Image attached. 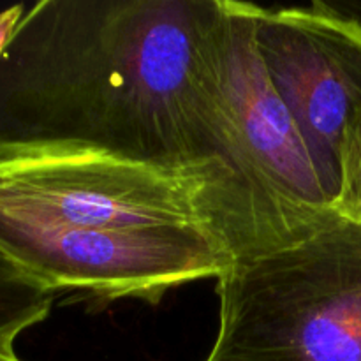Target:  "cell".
I'll list each match as a JSON object with an SVG mask.
<instances>
[{
    "mask_svg": "<svg viewBox=\"0 0 361 361\" xmlns=\"http://www.w3.org/2000/svg\"><path fill=\"white\" fill-rule=\"evenodd\" d=\"M214 4L27 7L0 56V157L25 145L78 143L145 161L222 159L196 60Z\"/></svg>",
    "mask_w": 361,
    "mask_h": 361,
    "instance_id": "obj_1",
    "label": "cell"
},
{
    "mask_svg": "<svg viewBox=\"0 0 361 361\" xmlns=\"http://www.w3.org/2000/svg\"><path fill=\"white\" fill-rule=\"evenodd\" d=\"M326 210H284L221 157L159 162L78 143L0 157V229L183 228L245 257L303 235Z\"/></svg>",
    "mask_w": 361,
    "mask_h": 361,
    "instance_id": "obj_2",
    "label": "cell"
},
{
    "mask_svg": "<svg viewBox=\"0 0 361 361\" xmlns=\"http://www.w3.org/2000/svg\"><path fill=\"white\" fill-rule=\"evenodd\" d=\"M212 361H361V221L331 207L217 279Z\"/></svg>",
    "mask_w": 361,
    "mask_h": 361,
    "instance_id": "obj_3",
    "label": "cell"
},
{
    "mask_svg": "<svg viewBox=\"0 0 361 361\" xmlns=\"http://www.w3.org/2000/svg\"><path fill=\"white\" fill-rule=\"evenodd\" d=\"M196 60L208 127L222 159L284 210L334 207L257 49L256 4L215 0Z\"/></svg>",
    "mask_w": 361,
    "mask_h": 361,
    "instance_id": "obj_4",
    "label": "cell"
},
{
    "mask_svg": "<svg viewBox=\"0 0 361 361\" xmlns=\"http://www.w3.org/2000/svg\"><path fill=\"white\" fill-rule=\"evenodd\" d=\"M0 250L53 293L148 303L240 259L222 240L183 228H11L0 229Z\"/></svg>",
    "mask_w": 361,
    "mask_h": 361,
    "instance_id": "obj_5",
    "label": "cell"
},
{
    "mask_svg": "<svg viewBox=\"0 0 361 361\" xmlns=\"http://www.w3.org/2000/svg\"><path fill=\"white\" fill-rule=\"evenodd\" d=\"M256 42L335 207L342 134L361 109V21L326 2L256 6Z\"/></svg>",
    "mask_w": 361,
    "mask_h": 361,
    "instance_id": "obj_6",
    "label": "cell"
},
{
    "mask_svg": "<svg viewBox=\"0 0 361 361\" xmlns=\"http://www.w3.org/2000/svg\"><path fill=\"white\" fill-rule=\"evenodd\" d=\"M55 293L0 250V342L13 344L49 316Z\"/></svg>",
    "mask_w": 361,
    "mask_h": 361,
    "instance_id": "obj_7",
    "label": "cell"
},
{
    "mask_svg": "<svg viewBox=\"0 0 361 361\" xmlns=\"http://www.w3.org/2000/svg\"><path fill=\"white\" fill-rule=\"evenodd\" d=\"M335 208L361 221V109L353 116L342 134Z\"/></svg>",
    "mask_w": 361,
    "mask_h": 361,
    "instance_id": "obj_8",
    "label": "cell"
},
{
    "mask_svg": "<svg viewBox=\"0 0 361 361\" xmlns=\"http://www.w3.org/2000/svg\"><path fill=\"white\" fill-rule=\"evenodd\" d=\"M25 11H27L25 4H16V6L0 11V56L6 51L7 44H9L11 37L14 35V30H16L18 23L23 18Z\"/></svg>",
    "mask_w": 361,
    "mask_h": 361,
    "instance_id": "obj_9",
    "label": "cell"
},
{
    "mask_svg": "<svg viewBox=\"0 0 361 361\" xmlns=\"http://www.w3.org/2000/svg\"><path fill=\"white\" fill-rule=\"evenodd\" d=\"M0 361H23L14 351L13 344H4L0 342Z\"/></svg>",
    "mask_w": 361,
    "mask_h": 361,
    "instance_id": "obj_10",
    "label": "cell"
},
{
    "mask_svg": "<svg viewBox=\"0 0 361 361\" xmlns=\"http://www.w3.org/2000/svg\"><path fill=\"white\" fill-rule=\"evenodd\" d=\"M342 9H345L349 14H353L356 20L361 21V4H349V6H344Z\"/></svg>",
    "mask_w": 361,
    "mask_h": 361,
    "instance_id": "obj_11",
    "label": "cell"
},
{
    "mask_svg": "<svg viewBox=\"0 0 361 361\" xmlns=\"http://www.w3.org/2000/svg\"><path fill=\"white\" fill-rule=\"evenodd\" d=\"M207 361H212V360H207Z\"/></svg>",
    "mask_w": 361,
    "mask_h": 361,
    "instance_id": "obj_12",
    "label": "cell"
}]
</instances>
